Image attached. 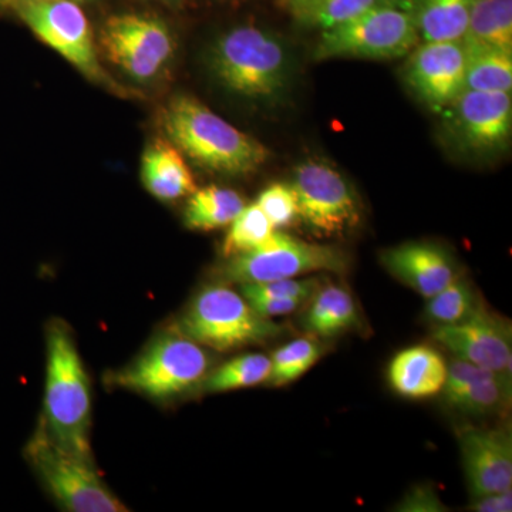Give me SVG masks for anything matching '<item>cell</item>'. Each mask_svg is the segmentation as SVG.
I'll use <instances>...</instances> for the list:
<instances>
[{
    "label": "cell",
    "instance_id": "34",
    "mask_svg": "<svg viewBox=\"0 0 512 512\" xmlns=\"http://www.w3.org/2000/svg\"><path fill=\"white\" fill-rule=\"evenodd\" d=\"M471 510L477 512H511L512 511V491L505 490L501 493L485 494L480 497H474Z\"/></svg>",
    "mask_w": 512,
    "mask_h": 512
},
{
    "label": "cell",
    "instance_id": "38",
    "mask_svg": "<svg viewBox=\"0 0 512 512\" xmlns=\"http://www.w3.org/2000/svg\"><path fill=\"white\" fill-rule=\"evenodd\" d=\"M76 2L83 3V2H90V0H76Z\"/></svg>",
    "mask_w": 512,
    "mask_h": 512
},
{
    "label": "cell",
    "instance_id": "29",
    "mask_svg": "<svg viewBox=\"0 0 512 512\" xmlns=\"http://www.w3.org/2000/svg\"><path fill=\"white\" fill-rule=\"evenodd\" d=\"M322 286L318 276H309V278H288L278 279V281L258 282V284H241L239 291L245 299L256 298H312L313 293Z\"/></svg>",
    "mask_w": 512,
    "mask_h": 512
},
{
    "label": "cell",
    "instance_id": "7",
    "mask_svg": "<svg viewBox=\"0 0 512 512\" xmlns=\"http://www.w3.org/2000/svg\"><path fill=\"white\" fill-rule=\"evenodd\" d=\"M349 266V255L343 249L313 244L275 229L258 248L227 258L220 269V282L258 284L316 272L346 274Z\"/></svg>",
    "mask_w": 512,
    "mask_h": 512
},
{
    "label": "cell",
    "instance_id": "17",
    "mask_svg": "<svg viewBox=\"0 0 512 512\" xmlns=\"http://www.w3.org/2000/svg\"><path fill=\"white\" fill-rule=\"evenodd\" d=\"M141 183L160 201H175L197 190L184 154L168 138H156L141 157Z\"/></svg>",
    "mask_w": 512,
    "mask_h": 512
},
{
    "label": "cell",
    "instance_id": "11",
    "mask_svg": "<svg viewBox=\"0 0 512 512\" xmlns=\"http://www.w3.org/2000/svg\"><path fill=\"white\" fill-rule=\"evenodd\" d=\"M291 185L299 217L320 237H335L359 224L355 192L332 165L316 160L299 164Z\"/></svg>",
    "mask_w": 512,
    "mask_h": 512
},
{
    "label": "cell",
    "instance_id": "28",
    "mask_svg": "<svg viewBox=\"0 0 512 512\" xmlns=\"http://www.w3.org/2000/svg\"><path fill=\"white\" fill-rule=\"evenodd\" d=\"M322 346L312 339H296L275 350L268 382L285 386L305 375L322 356Z\"/></svg>",
    "mask_w": 512,
    "mask_h": 512
},
{
    "label": "cell",
    "instance_id": "1",
    "mask_svg": "<svg viewBox=\"0 0 512 512\" xmlns=\"http://www.w3.org/2000/svg\"><path fill=\"white\" fill-rule=\"evenodd\" d=\"M160 121L165 138L184 157L211 173L244 177L256 173L271 158V151L261 141L188 94L168 101Z\"/></svg>",
    "mask_w": 512,
    "mask_h": 512
},
{
    "label": "cell",
    "instance_id": "10",
    "mask_svg": "<svg viewBox=\"0 0 512 512\" xmlns=\"http://www.w3.org/2000/svg\"><path fill=\"white\" fill-rule=\"evenodd\" d=\"M101 52L138 83L160 77L173 62L177 42L167 23L144 13L110 16L99 33Z\"/></svg>",
    "mask_w": 512,
    "mask_h": 512
},
{
    "label": "cell",
    "instance_id": "31",
    "mask_svg": "<svg viewBox=\"0 0 512 512\" xmlns=\"http://www.w3.org/2000/svg\"><path fill=\"white\" fill-rule=\"evenodd\" d=\"M400 6V0H323L315 26L329 29L379 6Z\"/></svg>",
    "mask_w": 512,
    "mask_h": 512
},
{
    "label": "cell",
    "instance_id": "30",
    "mask_svg": "<svg viewBox=\"0 0 512 512\" xmlns=\"http://www.w3.org/2000/svg\"><path fill=\"white\" fill-rule=\"evenodd\" d=\"M256 205L275 229L289 227L299 217L298 201L291 184L275 183L259 194Z\"/></svg>",
    "mask_w": 512,
    "mask_h": 512
},
{
    "label": "cell",
    "instance_id": "3",
    "mask_svg": "<svg viewBox=\"0 0 512 512\" xmlns=\"http://www.w3.org/2000/svg\"><path fill=\"white\" fill-rule=\"evenodd\" d=\"M42 420L60 444L93 460L89 377L72 333L60 320L50 323L47 328L45 414Z\"/></svg>",
    "mask_w": 512,
    "mask_h": 512
},
{
    "label": "cell",
    "instance_id": "14",
    "mask_svg": "<svg viewBox=\"0 0 512 512\" xmlns=\"http://www.w3.org/2000/svg\"><path fill=\"white\" fill-rule=\"evenodd\" d=\"M467 55L463 42H423L404 69L407 86L427 107L439 111L464 90Z\"/></svg>",
    "mask_w": 512,
    "mask_h": 512
},
{
    "label": "cell",
    "instance_id": "37",
    "mask_svg": "<svg viewBox=\"0 0 512 512\" xmlns=\"http://www.w3.org/2000/svg\"><path fill=\"white\" fill-rule=\"evenodd\" d=\"M6 3H8V0H0V8H6Z\"/></svg>",
    "mask_w": 512,
    "mask_h": 512
},
{
    "label": "cell",
    "instance_id": "36",
    "mask_svg": "<svg viewBox=\"0 0 512 512\" xmlns=\"http://www.w3.org/2000/svg\"><path fill=\"white\" fill-rule=\"evenodd\" d=\"M161 2L171 3V5H177L180 0H161Z\"/></svg>",
    "mask_w": 512,
    "mask_h": 512
},
{
    "label": "cell",
    "instance_id": "27",
    "mask_svg": "<svg viewBox=\"0 0 512 512\" xmlns=\"http://www.w3.org/2000/svg\"><path fill=\"white\" fill-rule=\"evenodd\" d=\"M275 228L258 205H245L238 217L229 224L227 237L222 244L224 258L244 254L264 244L274 234Z\"/></svg>",
    "mask_w": 512,
    "mask_h": 512
},
{
    "label": "cell",
    "instance_id": "19",
    "mask_svg": "<svg viewBox=\"0 0 512 512\" xmlns=\"http://www.w3.org/2000/svg\"><path fill=\"white\" fill-rule=\"evenodd\" d=\"M359 326V311L352 293L343 286L328 284L313 293L303 316V328L319 338H336Z\"/></svg>",
    "mask_w": 512,
    "mask_h": 512
},
{
    "label": "cell",
    "instance_id": "20",
    "mask_svg": "<svg viewBox=\"0 0 512 512\" xmlns=\"http://www.w3.org/2000/svg\"><path fill=\"white\" fill-rule=\"evenodd\" d=\"M461 42L466 52L498 49L512 53V0H474Z\"/></svg>",
    "mask_w": 512,
    "mask_h": 512
},
{
    "label": "cell",
    "instance_id": "24",
    "mask_svg": "<svg viewBox=\"0 0 512 512\" xmlns=\"http://www.w3.org/2000/svg\"><path fill=\"white\" fill-rule=\"evenodd\" d=\"M271 375V357L248 353L229 360L202 380L207 393H225L266 382Z\"/></svg>",
    "mask_w": 512,
    "mask_h": 512
},
{
    "label": "cell",
    "instance_id": "15",
    "mask_svg": "<svg viewBox=\"0 0 512 512\" xmlns=\"http://www.w3.org/2000/svg\"><path fill=\"white\" fill-rule=\"evenodd\" d=\"M468 487L474 497L512 487V440L507 429L467 427L458 434Z\"/></svg>",
    "mask_w": 512,
    "mask_h": 512
},
{
    "label": "cell",
    "instance_id": "5",
    "mask_svg": "<svg viewBox=\"0 0 512 512\" xmlns=\"http://www.w3.org/2000/svg\"><path fill=\"white\" fill-rule=\"evenodd\" d=\"M178 330L217 352L262 345L285 332L274 320L256 313L242 293L222 282L207 286L195 296Z\"/></svg>",
    "mask_w": 512,
    "mask_h": 512
},
{
    "label": "cell",
    "instance_id": "23",
    "mask_svg": "<svg viewBox=\"0 0 512 512\" xmlns=\"http://www.w3.org/2000/svg\"><path fill=\"white\" fill-rule=\"evenodd\" d=\"M464 90L505 92L512 89V53L498 49L466 52Z\"/></svg>",
    "mask_w": 512,
    "mask_h": 512
},
{
    "label": "cell",
    "instance_id": "26",
    "mask_svg": "<svg viewBox=\"0 0 512 512\" xmlns=\"http://www.w3.org/2000/svg\"><path fill=\"white\" fill-rule=\"evenodd\" d=\"M470 282L457 276L446 288L427 299L426 316L439 325H453L473 315L480 308Z\"/></svg>",
    "mask_w": 512,
    "mask_h": 512
},
{
    "label": "cell",
    "instance_id": "33",
    "mask_svg": "<svg viewBox=\"0 0 512 512\" xmlns=\"http://www.w3.org/2000/svg\"><path fill=\"white\" fill-rule=\"evenodd\" d=\"M279 3L302 25L315 26L323 0H279Z\"/></svg>",
    "mask_w": 512,
    "mask_h": 512
},
{
    "label": "cell",
    "instance_id": "6",
    "mask_svg": "<svg viewBox=\"0 0 512 512\" xmlns=\"http://www.w3.org/2000/svg\"><path fill=\"white\" fill-rule=\"evenodd\" d=\"M26 460L49 493L66 510L74 512H126L101 481L93 460L64 447L49 433L40 417L32 439L26 444Z\"/></svg>",
    "mask_w": 512,
    "mask_h": 512
},
{
    "label": "cell",
    "instance_id": "2",
    "mask_svg": "<svg viewBox=\"0 0 512 512\" xmlns=\"http://www.w3.org/2000/svg\"><path fill=\"white\" fill-rule=\"evenodd\" d=\"M207 63L214 79L241 99L271 103L291 86L288 47L259 26L242 25L222 33L208 49Z\"/></svg>",
    "mask_w": 512,
    "mask_h": 512
},
{
    "label": "cell",
    "instance_id": "12",
    "mask_svg": "<svg viewBox=\"0 0 512 512\" xmlns=\"http://www.w3.org/2000/svg\"><path fill=\"white\" fill-rule=\"evenodd\" d=\"M447 128L468 153H500L512 133L511 93L463 90L446 109Z\"/></svg>",
    "mask_w": 512,
    "mask_h": 512
},
{
    "label": "cell",
    "instance_id": "16",
    "mask_svg": "<svg viewBox=\"0 0 512 512\" xmlns=\"http://www.w3.org/2000/svg\"><path fill=\"white\" fill-rule=\"evenodd\" d=\"M382 264L394 278L429 299L457 278L447 251L430 242H406L383 251Z\"/></svg>",
    "mask_w": 512,
    "mask_h": 512
},
{
    "label": "cell",
    "instance_id": "25",
    "mask_svg": "<svg viewBox=\"0 0 512 512\" xmlns=\"http://www.w3.org/2000/svg\"><path fill=\"white\" fill-rule=\"evenodd\" d=\"M510 377L493 376L467 384L461 389L444 394L448 406L461 412L485 414L495 412L507 403L510 396Z\"/></svg>",
    "mask_w": 512,
    "mask_h": 512
},
{
    "label": "cell",
    "instance_id": "13",
    "mask_svg": "<svg viewBox=\"0 0 512 512\" xmlns=\"http://www.w3.org/2000/svg\"><path fill=\"white\" fill-rule=\"evenodd\" d=\"M431 336L458 359L511 376V326L483 306L461 322L436 326Z\"/></svg>",
    "mask_w": 512,
    "mask_h": 512
},
{
    "label": "cell",
    "instance_id": "35",
    "mask_svg": "<svg viewBox=\"0 0 512 512\" xmlns=\"http://www.w3.org/2000/svg\"><path fill=\"white\" fill-rule=\"evenodd\" d=\"M218 3H228V5H237V3L245 2V0H215Z\"/></svg>",
    "mask_w": 512,
    "mask_h": 512
},
{
    "label": "cell",
    "instance_id": "4",
    "mask_svg": "<svg viewBox=\"0 0 512 512\" xmlns=\"http://www.w3.org/2000/svg\"><path fill=\"white\" fill-rule=\"evenodd\" d=\"M6 9L89 82L123 99L138 97L136 90L117 82L101 64L92 26L76 0H8Z\"/></svg>",
    "mask_w": 512,
    "mask_h": 512
},
{
    "label": "cell",
    "instance_id": "21",
    "mask_svg": "<svg viewBox=\"0 0 512 512\" xmlns=\"http://www.w3.org/2000/svg\"><path fill=\"white\" fill-rule=\"evenodd\" d=\"M474 0H416L412 15L423 42H456L466 33Z\"/></svg>",
    "mask_w": 512,
    "mask_h": 512
},
{
    "label": "cell",
    "instance_id": "9",
    "mask_svg": "<svg viewBox=\"0 0 512 512\" xmlns=\"http://www.w3.org/2000/svg\"><path fill=\"white\" fill-rule=\"evenodd\" d=\"M211 357L200 343L177 332L158 338L113 382L153 399H168L197 386L210 373Z\"/></svg>",
    "mask_w": 512,
    "mask_h": 512
},
{
    "label": "cell",
    "instance_id": "18",
    "mask_svg": "<svg viewBox=\"0 0 512 512\" xmlns=\"http://www.w3.org/2000/svg\"><path fill=\"white\" fill-rule=\"evenodd\" d=\"M447 363L436 349L412 346L393 357L389 366L392 389L407 399H427L443 392Z\"/></svg>",
    "mask_w": 512,
    "mask_h": 512
},
{
    "label": "cell",
    "instance_id": "22",
    "mask_svg": "<svg viewBox=\"0 0 512 512\" xmlns=\"http://www.w3.org/2000/svg\"><path fill=\"white\" fill-rule=\"evenodd\" d=\"M244 208V198L237 191L217 185L197 188L185 207L184 224L194 231H214L228 227Z\"/></svg>",
    "mask_w": 512,
    "mask_h": 512
},
{
    "label": "cell",
    "instance_id": "8",
    "mask_svg": "<svg viewBox=\"0 0 512 512\" xmlns=\"http://www.w3.org/2000/svg\"><path fill=\"white\" fill-rule=\"evenodd\" d=\"M419 42L412 10L386 5L323 29L313 57L330 59H397Z\"/></svg>",
    "mask_w": 512,
    "mask_h": 512
},
{
    "label": "cell",
    "instance_id": "32",
    "mask_svg": "<svg viewBox=\"0 0 512 512\" xmlns=\"http://www.w3.org/2000/svg\"><path fill=\"white\" fill-rule=\"evenodd\" d=\"M248 302L255 309L256 313H259V315L264 316L266 319H272L276 318V316L291 315V313L298 311V309L305 305L306 299L256 298L249 299Z\"/></svg>",
    "mask_w": 512,
    "mask_h": 512
}]
</instances>
